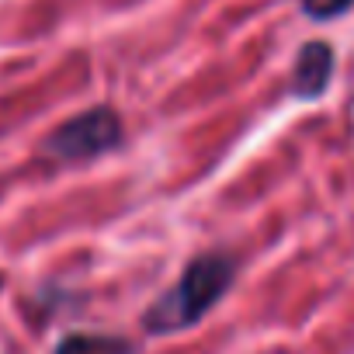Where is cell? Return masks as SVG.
<instances>
[{
	"label": "cell",
	"instance_id": "cell-1",
	"mask_svg": "<svg viewBox=\"0 0 354 354\" xmlns=\"http://www.w3.org/2000/svg\"><path fill=\"white\" fill-rule=\"evenodd\" d=\"M233 281V261L223 254H205L198 257L163 299H156V306L146 313V326L153 333H174L185 330L192 323H198L230 288Z\"/></svg>",
	"mask_w": 354,
	"mask_h": 354
},
{
	"label": "cell",
	"instance_id": "cell-5",
	"mask_svg": "<svg viewBox=\"0 0 354 354\" xmlns=\"http://www.w3.org/2000/svg\"><path fill=\"white\" fill-rule=\"evenodd\" d=\"M351 8H354V0H302V11H306L313 21H333V18H344Z\"/></svg>",
	"mask_w": 354,
	"mask_h": 354
},
{
	"label": "cell",
	"instance_id": "cell-4",
	"mask_svg": "<svg viewBox=\"0 0 354 354\" xmlns=\"http://www.w3.org/2000/svg\"><path fill=\"white\" fill-rule=\"evenodd\" d=\"M59 354H129V344L125 340H115V337L80 333V337H66L59 344Z\"/></svg>",
	"mask_w": 354,
	"mask_h": 354
},
{
	"label": "cell",
	"instance_id": "cell-3",
	"mask_svg": "<svg viewBox=\"0 0 354 354\" xmlns=\"http://www.w3.org/2000/svg\"><path fill=\"white\" fill-rule=\"evenodd\" d=\"M333 46L330 42H306L295 56V70H292V94L302 97V101H316L326 87H330V77H333Z\"/></svg>",
	"mask_w": 354,
	"mask_h": 354
},
{
	"label": "cell",
	"instance_id": "cell-2",
	"mask_svg": "<svg viewBox=\"0 0 354 354\" xmlns=\"http://www.w3.org/2000/svg\"><path fill=\"white\" fill-rule=\"evenodd\" d=\"M118 136H122V125H118L115 111L111 108H94V111L59 125L49 136L46 146L59 160H87V156H97V153L111 149L118 142Z\"/></svg>",
	"mask_w": 354,
	"mask_h": 354
}]
</instances>
